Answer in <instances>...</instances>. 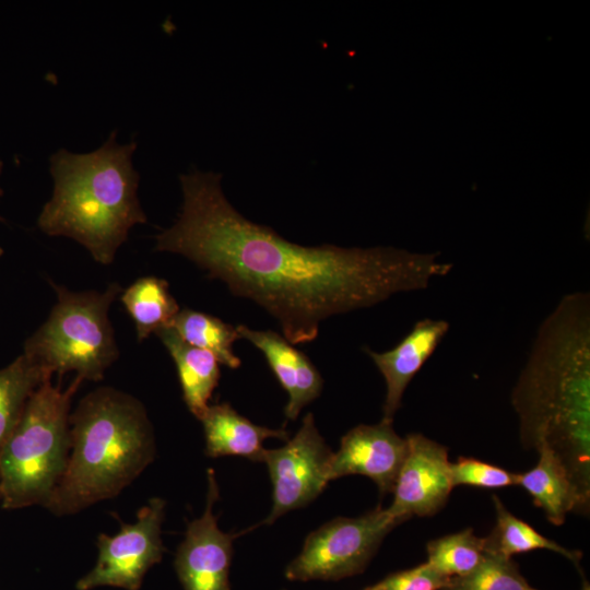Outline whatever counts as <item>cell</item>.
Masks as SVG:
<instances>
[{
	"label": "cell",
	"instance_id": "cb8c5ba5",
	"mask_svg": "<svg viewBox=\"0 0 590 590\" xmlns=\"http://www.w3.org/2000/svg\"><path fill=\"white\" fill-rule=\"evenodd\" d=\"M453 487L470 485L480 488H502L517 484L518 473L474 458H459L450 462Z\"/></svg>",
	"mask_w": 590,
	"mask_h": 590
},
{
	"label": "cell",
	"instance_id": "603a6c76",
	"mask_svg": "<svg viewBox=\"0 0 590 590\" xmlns=\"http://www.w3.org/2000/svg\"><path fill=\"white\" fill-rule=\"evenodd\" d=\"M442 590H535L521 576L511 557L487 552L471 573L449 578Z\"/></svg>",
	"mask_w": 590,
	"mask_h": 590
},
{
	"label": "cell",
	"instance_id": "5b68a950",
	"mask_svg": "<svg viewBox=\"0 0 590 590\" xmlns=\"http://www.w3.org/2000/svg\"><path fill=\"white\" fill-rule=\"evenodd\" d=\"M82 381L75 376L62 389L47 378L31 394L0 453L2 508L46 506L67 467L71 401Z\"/></svg>",
	"mask_w": 590,
	"mask_h": 590
},
{
	"label": "cell",
	"instance_id": "3957f363",
	"mask_svg": "<svg viewBox=\"0 0 590 590\" xmlns=\"http://www.w3.org/2000/svg\"><path fill=\"white\" fill-rule=\"evenodd\" d=\"M135 149V142L119 143L114 131L93 152H55L49 158L54 192L39 213L38 228L72 238L98 263H111L129 231L146 222L132 163Z\"/></svg>",
	"mask_w": 590,
	"mask_h": 590
},
{
	"label": "cell",
	"instance_id": "4316f807",
	"mask_svg": "<svg viewBox=\"0 0 590 590\" xmlns=\"http://www.w3.org/2000/svg\"><path fill=\"white\" fill-rule=\"evenodd\" d=\"M2 167H3V163H2V161L0 160V175H1V172H2ZM2 193H3V191H2V189H1V187H0V196H2Z\"/></svg>",
	"mask_w": 590,
	"mask_h": 590
},
{
	"label": "cell",
	"instance_id": "7c38bea8",
	"mask_svg": "<svg viewBox=\"0 0 590 590\" xmlns=\"http://www.w3.org/2000/svg\"><path fill=\"white\" fill-rule=\"evenodd\" d=\"M406 451V438L396 433L392 422L358 425L342 437L339 450L333 452L330 481L359 474L375 482L382 495L392 493Z\"/></svg>",
	"mask_w": 590,
	"mask_h": 590
},
{
	"label": "cell",
	"instance_id": "ba28073f",
	"mask_svg": "<svg viewBox=\"0 0 590 590\" xmlns=\"http://www.w3.org/2000/svg\"><path fill=\"white\" fill-rule=\"evenodd\" d=\"M166 503L153 497L140 508L137 520L120 524L115 535L101 533L98 556L94 568L78 580V590L110 586L139 590L148 570L163 558L162 524Z\"/></svg>",
	"mask_w": 590,
	"mask_h": 590
},
{
	"label": "cell",
	"instance_id": "277c9868",
	"mask_svg": "<svg viewBox=\"0 0 590 590\" xmlns=\"http://www.w3.org/2000/svg\"><path fill=\"white\" fill-rule=\"evenodd\" d=\"M71 448L66 470L45 508L75 515L129 486L156 455L144 405L111 387L87 393L70 413Z\"/></svg>",
	"mask_w": 590,
	"mask_h": 590
},
{
	"label": "cell",
	"instance_id": "5bb4252c",
	"mask_svg": "<svg viewBox=\"0 0 590 590\" xmlns=\"http://www.w3.org/2000/svg\"><path fill=\"white\" fill-rule=\"evenodd\" d=\"M239 338L260 350L273 374L288 394L285 416L296 420L303 408L317 399L323 380L309 358L283 335L271 330H253L244 324L236 327Z\"/></svg>",
	"mask_w": 590,
	"mask_h": 590
},
{
	"label": "cell",
	"instance_id": "8fae6325",
	"mask_svg": "<svg viewBox=\"0 0 590 590\" xmlns=\"http://www.w3.org/2000/svg\"><path fill=\"white\" fill-rule=\"evenodd\" d=\"M405 438L406 456L392 489V503L387 508L402 522L413 516L435 515L446 505L453 488L447 448L422 434Z\"/></svg>",
	"mask_w": 590,
	"mask_h": 590
},
{
	"label": "cell",
	"instance_id": "e0dca14e",
	"mask_svg": "<svg viewBox=\"0 0 590 590\" xmlns=\"http://www.w3.org/2000/svg\"><path fill=\"white\" fill-rule=\"evenodd\" d=\"M155 334L174 359L187 408L200 420L219 384V359L209 351L186 343L172 327Z\"/></svg>",
	"mask_w": 590,
	"mask_h": 590
},
{
	"label": "cell",
	"instance_id": "52a82bcc",
	"mask_svg": "<svg viewBox=\"0 0 590 590\" xmlns=\"http://www.w3.org/2000/svg\"><path fill=\"white\" fill-rule=\"evenodd\" d=\"M402 521L377 507L356 518L338 517L305 540L287 565L291 581L339 580L362 573L385 536Z\"/></svg>",
	"mask_w": 590,
	"mask_h": 590
},
{
	"label": "cell",
	"instance_id": "44dd1931",
	"mask_svg": "<svg viewBox=\"0 0 590 590\" xmlns=\"http://www.w3.org/2000/svg\"><path fill=\"white\" fill-rule=\"evenodd\" d=\"M170 327L186 343L212 353L220 364L233 369L240 366L233 350L239 334L235 327L220 318L185 308L179 310Z\"/></svg>",
	"mask_w": 590,
	"mask_h": 590
},
{
	"label": "cell",
	"instance_id": "ac0fdd59",
	"mask_svg": "<svg viewBox=\"0 0 590 590\" xmlns=\"http://www.w3.org/2000/svg\"><path fill=\"white\" fill-rule=\"evenodd\" d=\"M120 300L134 322L139 341L170 327L180 310L168 283L156 276L138 279L121 292Z\"/></svg>",
	"mask_w": 590,
	"mask_h": 590
},
{
	"label": "cell",
	"instance_id": "4fadbf2b",
	"mask_svg": "<svg viewBox=\"0 0 590 590\" xmlns=\"http://www.w3.org/2000/svg\"><path fill=\"white\" fill-rule=\"evenodd\" d=\"M448 330L446 320L425 318L417 321L393 349L381 353L364 349L386 381L384 421L393 422L408 385L433 355Z\"/></svg>",
	"mask_w": 590,
	"mask_h": 590
},
{
	"label": "cell",
	"instance_id": "2e32d148",
	"mask_svg": "<svg viewBox=\"0 0 590 590\" xmlns=\"http://www.w3.org/2000/svg\"><path fill=\"white\" fill-rule=\"evenodd\" d=\"M536 450L538 463L528 472L518 474L517 485H521L532 496L534 505L555 526L563 524L570 511L588 512L558 456L546 446Z\"/></svg>",
	"mask_w": 590,
	"mask_h": 590
},
{
	"label": "cell",
	"instance_id": "d4e9b609",
	"mask_svg": "<svg viewBox=\"0 0 590 590\" xmlns=\"http://www.w3.org/2000/svg\"><path fill=\"white\" fill-rule=\"evenodd\" d=\"M448 579L425 562L413 568L391 574L364 590H442Z\"/></svg>",
	"mask_w": 590,
	"mask_h": 590
},
{
	"label": "cell",
	"instance_id": "9c48e42d",
	"mask_svg": "<svg viewBox=\"0 0 590 590\" xmlns=\"http://www.w3.org/2000/svg\"><path fill=\"white\" fill-rule=\"evenodd\" d=\"M333 452L320 435L312 413L303 418L297 433L276 449H267V464L273 486L272 509L264 523L272 524L282 515L307 506L330 482Z\"/></svg>",
	"mask_w": 590,
	"mask_h": 590
},
{
	"label": "cell",
	"instance_id": "9a60e30c",
	"mask_svg": "<svg viewBox=\"0 0 590 590\" xmlns=\"http://www.w3.org/2000/svg\"><path fill=\"white\" fill-rule=\"evenodd\" d=\"M200 421L204 430L205 453L212 458L239 456L263 462L266 439L290 438L287 430L253 424L226 402L209 405Z\"/></svg>",
	"mask_w": 590,
	"mask_h": 590
},
{
	"label": "cell",
	"instance_id": "7402d4cb",
	"mask_svg": "<svg viewBox=\"0 0 590 590\" xmlns=\"http://www.w3.org/2000/svg\"><path fill=\"white\" fill-rule=\"evenodd\" d=\"M426 563L447 578L461 577L474 570L487 551L485 538L469 528L427 543Z\"/></svg>",
	"mask_w": 590,
	"mask_h": 590
},
{
	"label": "cell",
	"instance_id": "ffe728a7",
	"mask_svg": "<svg viewBox=\"0 0 590 590\" xmlns=\"http://www.w3.org/2000/svg\"><path fill=\"white\" fill-rule=\"evenodd\" d=\"M493 502L496 510V526L485 538L487 552L511 557L515 554L547 550L578 565L581 558L578 551L567 550L539 533L529 523L514 516L496 495L493 496Z\"/></svg>",
	"mask_w": 590,
	"mask_h": 590
},
{
	"label": "cell",
	"instance_id": "8992f818",
	"mask_svg": "<svg viewBox=\"0 0 590 590\" xmlns=\"http://www.w3.org/2000/svg\"><path fill=\"white\" fill-rule=\"evenodd\" d=\"M50 283L57 302L25 341L23 354L50 376L74 371L83 381L102 380L119 356L108 311L121 286L111 283L104 292H72Z\"/></svg>",
	"mask_w": 590,
	"mask_h": 590
},
{
	"label": "cell",
	"instance_id": "30bf717a",
	"mask_svg": "<svg viewBox=\"0 0 590 590\" xmlns=\"http://www.w3.org/2000/svg\"><path fill=\"white\" fill-rule=\"evenodd\" d=\"M217 499L215 473L209 469L204 511L188 523L175 556V569L184 590H229L233 542L238 534L219 528L213 512Z\"/></svg>",
	"mask_w": 590,
	"mask_h": 590
},
{
	"label": "cell",
	"instance_id": "83f0119b",
	"mask_svg": "<svg viewBox=\"0 0 590 590\" xmlns=\"http://www.w3.org/2000/svg\"><path fill=\"white\" fill-rule=\"evenodd\" d=\"M3 253V249L0 247V256H2Z\"/></svg>",
	"mask_w": 590,
	"mask_h": 590
},
{
	"label": "cell",
	"instance_id": "7a4b0ae2",
	"mask_svg": "<svg viewBox=\"0 0 590 590\" xmlns=\"http://www.w3.org/2000/svg\"><path fill=\"white\" fill-rule=\"evenodd\" d=\"M523 446L552 449L590 500V295H565L539 328L511 396Z\"/></svg>",
	"mask_w": 590,
	"mask_h": 590
},
{
	"label": "cell",
	"instance_id": "d6986e66",
	"mask_svg": "<svg viewBox=\"0 0 590 590\" xmlns=\"http://www.w3.org/2000/svg\"><path fill=\"white\" fill-rule=\"evenodd\" d=\"M51 377L24 354L0 369V453L16 427L31 394Z\"/></svg>",
	"mask_w": 590,
	"mask_h": 590
},
{
	"label": "cell",
	"instance_id": "484cf974",
	"mask_svg": "<svg viewBox=\"0 0 590 590\" xmlns=\"http://www.w3.org/2000/svg\"><path fill=\"white\" fill-rule=\"evenodd\" d=\"M581 590H590V586L587 581L583 582Z\"/></svg>",
	"mask_w": 590,
	"mask_h": 590
},
{
	"label": "cell",
	"instance_id": "6da1fadb",
	"mask_svg": "<svg viewBox=\"0 0 590 590\" xmlns=\"http://www.w3.org/2000/svg\"><path fill=\"white\" fill-rule=\"evenodd\" d=\"M221 178L198 169L180 175V212L155 236V249L186 257L234 295L257 303L292 344L312 342L331 316L426 288L452 270L437 253L294 244L240 214Z\"/></svg>",
	"mask_w": 590,
	"mask_h": 590
}]
</instances>
